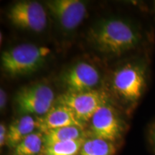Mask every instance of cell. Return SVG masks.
Masks as SVG:
<instances>
[{
  "label": "cell",
  "mask_w": 155,
  "mask_h": 155,
  "mask_svg": "<svg viewBox=\"0 0 155 155\" xmlns=\"http://www.w3.org/2000/svg\"><path fill=\"white\" fill-rule=\"evenodd\" d=\"M37 129L42 134L52 129L65 127H78L85 129L86 124L78 119L67 106L55 104L47 114L36 119Z\"/></svg>",
  "instance_id": "30bf717a"
},
{
  "label": "cell",
  "mask_w": 155,
  "mask_h": 155,
  "mask_svg": "<svg viewBox=\"0 0 155 155\" xmlns=\"http://www.w3.org/2000/svg\"><path fill=\"white\" fill-rule=\"evenodd\" d=\"M50 54L48 48L24 43L2 53L1 65L12 76L31 74L44 65Z\"/></svg>",
  "instance_id": "3957f363"
},
{
  "label": "cell",
  "mask_w": 155,
  "mask_h": 155,
  "mask_svg": "<svg viewBox=\"0 0 155 155\" xmlns=\"http://www.w3.org/2000/svg\"><path fill=\"white\" fill-rule=\"evenodd\" d=\"M44 147L64 141L78 140L88 138L85 129L78 127H65L52 129L42 134Z\"/></svg>",
  "instance_id": "7c38bea8"
},
{
  "label": "cell",
  "mask_w": 155,
  "mask_h": 155,
  "mask_svg": "<svg viewBox=\"0 0 155 155\" xmlns=\"http://www.w3.org/2000/svg\"><path fill=\"white\" fill-rule=\"evenodd\" d=\"M7 104V94L3 88L0 89V108L2 111L6 107Z\"/></svg>",
  "instance_id": "e0dca14e"
},
{
  "label": "cell",
  "mask_w": 155,
  "mask_h": 155,
  "mask_svg": "<svg viewBox=\"0 0 155 155\" xmlns=\"http://www.w3.org/2000/svg\"><path fill=\"white\" fill-rule=\"evenodd\" d=\"M55 103L71 108L78 119L85 124L91 119L100 107L110 104L106 93L96 89L78 93L66 91L58 97Z\"/></svg>",
  "instance_id": "8992f818"
},
{
  "label": "cell",
  "mask_w": 155,
  "mask_h": 155,
  "mask_svg": "<svg viewBox=\"0 0 155 155\" xmlns=\"http://www.w3.org/2000/svg\"><path fill=\"white\" fill-rule=\"evenodd\" d=\"M17 110L22 115L44 116L55 102L53 88L45 83H35L19 89L15 98Z\"/></svg>",
  "instance_id": "277c9868"
},
{
  "label": "cell",
  "mask_w": 155,
  "mask_h": 155,
  "mask_svg": "<svg viewBox=\"0 0 155 155\" xmlns=\"http://www.w3.org/2000/svg\"><path fill=\"white\" fill-rule=\"evenodd\" d=\"M148 81V65L146 59L135 58L117 68L112 76L114 94L127 106L133 108L144 95Z\"/></svg>",
  "instance_id": "7a4b0ae2"
},
{
  "label": "cell",
  "mask_w": 155,
  "mask_h": 155,
  "mask_svg": "<svg viewBox=\"0 0 155 155\" xmlns=\"http://www.w3.org/2000/svg\"><path fill=\"white\" fill-rule=\"evenodd\" d=\"M150 139L153 146L155 148V124L152 126V127L150 129Z\"/></svg>",
  "instance_id": "ac0fdd59"
},
{
  "label": "cell",
  "mask_w": 155,
  "mask_h": 155,
  "mask_svg": "<svg viewBox=\"0 0 155 155\" xmlns=\"http://www.w3.org/2000/svg\"><path fill=\"white\" fill-rule=\"evenodd\" d=\"M46 9L64 31L75 30L87 15L86 4L80 0H51L45 2Z\"/></svg>",
  "instance_id": "ba28073f"
},
{
  "label": "cell",
  "mask_w": 155,
  "mask_h": 155,
  "mask_svg": "<svg viewBox=\"0 0 155 155\" xmlns=\"http://www.w3.org/2000/svg\"><path fill=\"white\" fill-rule=\"evenodd\" d=\"M86 139L64 141L44 147L42 155H78Z\"/></svg>",
  "instance_id": "9a60e30c"
},
{
  "label": "cell",
  "mask_w": 155,
  "mask_h": 155,
  "mask_svg": "<svg viewBox=\"0 0 155 155\" xmlns=\"http://www.w3.org/2000/svg\"><path fill=\"white\" fill-rule=\"evenodd\" d=\"M154 12H155V1H154Z\"/></svg>",
  "instance_id": "d6986e66"
},
{
  "label": "cell",
  "mask_w": 155,
  "mask_h": 155,
  "mask_svg": "<svg viewBox=\"0 0 155 155\" xmlns=\"http://www.w3.org/2000/svg\"><path fill=\"white\" fill-rule=\"evenodd\" d=\"M7 17L17 28L35 32H41L48 24L45 7L35 1L15 2L9 8Z\"/></svg>",
  "instance_id": "52a82bcc"
},
{
  "label": "cell",
  "mask_w": 155,
  "mask_h": 155,
  "mask_svg": "<svg viewBox=\"0 0 155 155\" xmlns=\"http://www.w3.org/2000/svg\"><path fill=\"white\" fill-rule=\"evenodd\" d=\"M7 136V129L4 123H1L0 124V147H2L6 144Z\"/></svg>",
  "instance_id": "2e32d148"
},
{
  "label": "cell",
  "mask_w": 155,
  "mask_h": 155,
  "mask_svg": "<svg viewBox=\"0 0 155 155\" xmlns=\"http://www.w3.org/2000/svg\"><path fill=\"white\" fill-rule=\"evenodd\" d=\"M88 40L100 53L120 56L138 48L143 41V35L131 21L110 17L100 19L89 29Z\"/></svg>",
  "instance_id": "6da1fadb"
},
{
  "label": "cell",
  "mask_w": 155,
  "mask_h": 155,
  "mask_svg": "<svg viewBox=\"0 0 155 155\" xmlns=\"http://www.w3.org/2000/svg\"><path fill=\"white\" fill-rule=\"evenodd\" d=\"M116 152V143L88 137L83 143L78 155H114Z\"/></svg>",
  "instance_id": "5bb4252c"
},
{
  "label": "cell",
  "mask_w": 155,
  "mask_h": 155,
  "mask_svg": "<svg viewBox=\"0 0 155 155\" xmlns=\"http://www.w3.org/2000/svg\"><path fill=\"white\" fill-rule=\"evenodd\" d=\"M37 120L30 115H24L12 121L7 129L6 144L12 150L25 137L35 132Z\"/></svg>",
  "instance_id": "8fae6325"
},
{
  "label": "cell",
  "mask_w": 155,
  "mask_h": 155,
  "mask_svg": "<svg viewBox=\"0 0 155 155\" xmlns=\"http://www.w3.org/2000/svg\"><path fill=\"white\" fill-rule=\"evenodd\" d=\"M88 137L116 143L123 137L126 123L117 110L106 104L97 110L90 120Z\"/></svg>",
  "instance_id": "5b68a950"
},
{
  "label": "cell",
  "mask_w": 155,
  "mask_h": 155,
  "mask_svg": "<svg viewBox=\"0 0 155 155\" xmlns=\"http://www.w3.org/2000/svg\"><path fill=\"white\" fill-rule=\"evenodd\" d=\"M61 80L68 92H83L94 90L100 82L101 75L94 65L81 61L68 68Z\"/></svg>",
  "instance_id": "9c48e42d"
},
{
  "label": "cell",
  "mask_w": 155,
  "mask_h": 155,
  "mask_svg": "<svg viewBox=\"0 0 155 155\" xmlns=\"http://www.w3.org/2000/svg\"><path fill=\"white\" fill-rule=\"evenodd\" d=\"M43 149V134L37 131L19 143L12 150L11 155H42Z\"/></svg>",
  "instance_id": "4fadbf2b"
}]
</instances>
